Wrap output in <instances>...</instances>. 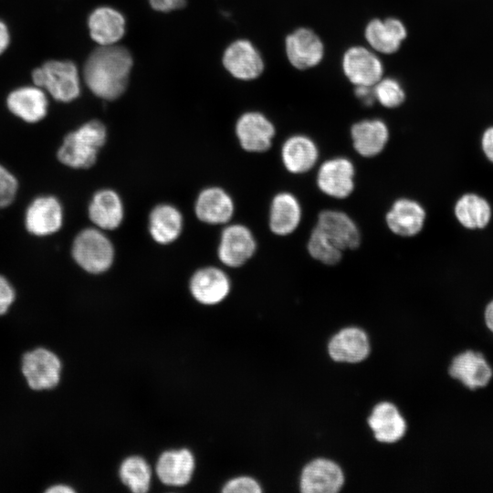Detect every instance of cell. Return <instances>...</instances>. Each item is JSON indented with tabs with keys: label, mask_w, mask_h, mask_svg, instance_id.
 Returning <instances> with one entry per match:
<instances>
[{
	"label": "cell",
	"mask_w": 493,
	"mask_h": 493,
	"mask_svg": "<svg viewBox=\"0 0 493 493\" xmlns=\"http://www.w3.org/2000/svg\"><path fill=\"white\" fill-rule=\"evenodd\" d=\"M131 66V53L125 47L100 46L85 63L84 80L96 96L112 100L126 89Z\"/></svg>",
	"instance_id": "obj_1"
},
{
	"label": "cell",
	"mask_w": 493,
	"mask_h": 493,
	"mask_svg": "<svg viewBox=\"0 0 493 493\" xmlns=\"http://www.w3.org/2000/svg\"><path fill=\"white\" fill-rule=\"evenodd\" d=\"M106 140L107 130L101 121H87L65 135L57 150V159L71 169H89L95 164Z\"/></svg>",
	"instance_id": "obj_2"
},
{
	"label": "cell",
	"mask_w": 493,
	"mask_h": 493,
	"mask_svg": "<svg viewBox=\"0 0 493 493\" xmlns=\"http://www.w3.org/2000/svg\"><path fill=\"white\" fill-rule=\"evenodd\" d=\"M74 262L85 272L102 274L114 261L111 241L97 227L80 230L73 239L70 250Z\"/></svg>",
	"instance_id": "obj_3"
},
{
	"label": "cell",
	"mask_w": 493,
	"mask_h": 493,
	"mask_svg": "<svg viewBox=\"0 0 493 493\" xmlns=\"http://www.w3.org/2000/svg\"><path fill=\"white\" fill-rule=\"evenodd\" d=\"M36 86L46 89L58 101L69 102L80 93L77 66L68 60H49L32 72Z\"/></svg>",
	"instance_id": "obj_4"
},
{
	"label": "cell",
	"mask_w": 493,
	"mask_h": 493,
	"mask_svg": "<svg viewBox=\"0 0 493 493\" xmlns=\"http://www.w3.org/2000/svg\"><path fill=\"white\" fill-rule=\"evenodd\" d=\"M21 371L26 383L32 390H51L60 382L62 363L54 351L38 347L23 355Z\"/></svg>",
	"instance_id": "obj_5"
},
{
	"label": "cell",
	"mask_w": 493,
	"mask_h": 493,
	"mask_svg": "<svg viewBox=\"0 0 493 493\" xmlns=\"http://www.w3.org/2000/svg\"><path fill=\"white\" fill-rule=\"evenodd\" d=\"M64 207L53 194H40L33 198L24 213V226L36 237H47L57 234L64 224Z\"/></svg>",
	"instance_id": "obj_6"
},
{
	"label": "cell",
	"mask_w": 493,
	"mask_h": 493,
	"mask_svg": "<svg viewBox=\"0 0 493 493\" xmlns=\"http://www.w3.org/2000/svg\"><path fill=\"white\" fill-rule=\"evenodd\" d=\"M354 178L353 163L349 158L337 156L320 164L316 175V184L322 194L341 200L353 193Z\"/></svg>",
	"instance_id": "obj_7"
},
{
	"label": "cell",
	"mask_w": 493,
	"mask_h": 493,
	"mask_svg": "<svg viewBox=\"0 0 493 493\" xmlns=\"http://www.w3.org/2000/svg\"><path fill=\"white\" fill-rule=\"evenodd\" d=\"M314 226L343 252L356 249L361 245L362 235L357 224L341 210L320 211Z\"/></svg>",
	"instance_id": "obj_8"
},
{
	"label": "cell",
	"mask_w": 493,
	"mask_h": 493,
	"mask_svg": "<svg viewBox=\"0 0 493 493\" xmlns=\"http://www.w3.org/2000/svg\"><path fill=\"white\" fill-rule=\"evenodd\" d=\"M257 242L251 230L244 225L226 226L222 234L217 255L220 261L230 267H238L255 254Z\"/></svg>",
	"instance_id": "obj_9"
},
{
	"label": "cell",
	"mask_w": 493,
	"mask_h": 493,
	"mask_svg": "<svg viewBox=\"0 0 493 493\" xmlns=\"http://www.w3.org/2000/svg\"><path fill=\"white\" fill-rule=\"evenodd\" d=\"M342 69L355 86L373 87L383 78V72L380 58L363 47H352L344 53Z\"/></svg>",
	"instance_id": "obj_10"
},
{
	"label": "cell",
	"mask_w": 493,
	"mask_h": 493,
	"mask_svg": "<svg viewBox=\"0 0 493 493\" xmlns=\"http://www.w3.org/2000/svg\"><path fill=\"white\" fill-rule=\"evenodd\" d=\"M426 219L424 206L416 200L396 199L385 215L389 230L401 237H413L422 232Z\"/></svg>",
	"instance_id": "obj_11"
},
{
	"label": "cell",
	"mask_w": 493,
	"mask_h": 493,
	"mask_svg": "<svg viewBox=\"0 0 493 493\" xmlns=\"http://www.w3.org/2000/svg\"><path fill=\"white\" fill-rule=\"evenodd\" d=\"M236 133L241 147L249 152H264L272 145L276 130L273 123L262 113H244L237 121Z\"/></svg>",
	"instance_id": "obj_12"
},
{
	"label": "cell",
	"mask_w": 493,
	"mask_h": 493,
	"mask_svg": "<svg viewBox=\"0 0 493 493\" xmlns=\"http://www.w3.org/2000/svg\"><path fill=\"white\" fill-rule=\"evenodd\" d=\"M341 468L327 458H316L307 464L300 476V489L304 493H335L343 486Z\"/></svg>",
	"instance_id": "obj_13"
},
{
	"label": "cell",
	"mask_w": 493,
	"mask_h": 493,
	"mask_svg": "<svg viewBox=\"0 0 493 493\" xmlns=\"http://www.w3.org/2000/svg\"><path fill=\"white\" fill-rule=\"evenodd\" d=\"M448 372L452 378L470 390L487 386L493 375L492 369L484 355L472 350H467L455 356Z\"/></svg>",
	"instance_id": "obj_14"
},
{
	"label": "cell",
	"mask_w": 493,
	"mask_h": 493,
	"mask_svg": "<svg viewBox=\"0 0 493 493\" xmlns=\"http://www.w3.org/2000/svg\"><path fill=\"white\" fill-rule=\"evenodd\" d=\"M286 53L293 67L307 69L321 61L324 47L316 33L309 28L301 27L287 37Z\"/></svg>",
	"instance_id": "obj_15"
},
{
	"label": "cell",
	"mask_w": 493,
	"mask_h": 493,
	"mask_svg": "<svg viewBox=\"0 0 493 493\" xmlns=\"http://www.w3.org/2000/svg\"><path fill=\"white\" fill-rule=\"evenodd\" d=\"M190 292L196 301L204 305L222 302L229 294L231 284L227 275L220 268L207 267L198 269L190 279Z\"/></svg>",
	"instance_id": "obj_16"
},
{
	"label": "cell",
	"mask_w": 493,
	"mask_h": 493,
	"mask_svg": "<svg viewBox=\"0 0 493 493\" xmlns=\"http://www.w3.org/2000/svg\"><path fill=\"white\" fill-rule=\"evenodd\" d=\"M194 467V456L189 449H171L160 455L155 472L163 484L182 487L190 482Z\"/></svg>",
	"instance_id": "obj_17"
},
{
	"label": "cell",
	"mask_w": 493,
	"mask_h": 493,
	"mask_svg": "<svg viewBox=\"0 0 493 493\" xmlns=\"http://www.w3.org/2000/svg\"><path fill=\"white\" fill-rule=\"evenodd\" d=\"M225 68L236 79L250 80L264 69V62L257 48L247 40L233 42L223 57Z\"/></svg>",
	"instance_id": "obj_18"
},
{
	"label": "cell",
	"mask_w": 493,
	"mask_h": 493,
	"mask_svg": "<svg viewBox=\"0 0 493 493\" xmlns=\"http://www.w3.org/2000/svg\"><path fill=\"white\" fill-rule=\"evenodd\" d=\"M389 137L388 126L380 119L362 120L351 127L352 147L365 158L379 155L386 147Z\"/></svg>",
	"instance_id": "obj_19"
},
{
	"label": "cell",
	"mask_w": 493,
	"mask_h": 493,
	"mask_svg": "<svg viewBox=\"0 0 493 493\" xmlns=\"http://www.w3.org/2000/svg\"><path fill=\"white\" fill-rule=\"evenodd\" d=\"M319 148L307 135L295 134L282 144L280 156L285 169L293 174L309 172L319 160Z\"/></svg>",
	"instance_id": "obj_20"
},
{
	"label": "cell",
	"mask_w": 493,
	"mask_h": 493,
	"mask_svg": "<svg viewBox=\"0 0 493 493\" xmlns=\"http://www.w3.org/2000/svg\"><path fill=\"white\" fill-rule=\"evenodd\" d=\"M328 351L330 358L336 362H359L370 352L369 339L360 328L347 327L330 339Z\"/></svg>",
	"instance_id": "obj_21"
},
{
	"label": "cell",
	"mask_w": 493,
	"mask_h": 493,
	"mask_svg": "<svg viewBox=\"0 0 493 493\" xmlns=\"http://www.w3.org/2000/svg\"><path fill=\"white\" fill-rule=\"evenodd\" d=\"M88 215L95 227L114 230L122 223L124 208L120 195L111 189H101L94 193L89 206Z\"/></svg>",
	"instance_id": "obj_22"
},
{
	"label": "cell",
	"mask_w": 493,
	"mask_h": 493,
	"mask_svg": "<svg viewBox=\"0 0 493 493\" xmlns=\"http://www.w3.org/2000/svg\"><path fill=\"white\" fill-rule=\"evenodd\" d=\"M302 209L299 199L289 192L278 193L271 201L269 209V228L273 234L287 236L299 227Z\"/></svg>",
	"instance_id": "obj_23"
},
{
	"label": "cell",
	"mask_w": 493,
	"mask_h": 493,
	"mask_svg": "<svg viewBox=\"0 0 493 493\" xmlns=\"http://www.w3.org/2000/svg\"><path fill=\"white\" fill-rule=\"evenodd\" d=\"M234 210L231 196L219 187L204 189L199 194L194 205L197 218L210 225L227 223L232 218Z\"/></svg>",
	"instance_id": "obj_24"
},
{
	"label": "cell",
	"mask_w": 493,
	"mask_h": 493,
	"mask_svg": "<svg viewBox=\"0 0 493 493\" xmlns=\"http://www.w3.org/2000/svg\"><path fill=\"white\" fill-rule=\"evenodd\" d=\"M8 110L27 123L42 121L47 113V100L39 87H22L13 90L6 99Z\"/></svg>",
	"instance_id": "obj_25"
},
{
	"label": "cell",
	"mask_w": 493,
	"mask_h": 493,
	"mask_svg": "<svg viewBox=\"0 0 493 493\" xmlns=\"http://www.w3.org/2000/svg\"><path fill=\"white\" fill-rule=\"evenodd\" d=\"M364 36L373 50L393 54L400 48L407 31L401 20L389 17L384 20H371L366 26Z\"/></svg>",
	"instance_id": "obj_26"
},
{
	"label": "cell",
	"mask_w": 493,
	"mask_h": 493,
	"mask_svg": "<svg viewBox=\"0 0 493 493\" xmlns=\"http://www.w3.org/2000/svg\"><path fill=\"white\" fill-rule=\"evenodd\" d=\"M374 437L383 443H393L403 437L406 424L400 412L391 403L383 402L374 406L368 418Z\"/></svg>",
	"instance_id": "obj_27"
},
{
	"label": "cell",
	"mask_w": 493,
	"mask_h": 493,
	"mask_svg": "<svg viewBox=\"0 0 493 493\" xmlns=\"http://www.w3.org/2000/svg\"><path fill=\"white\" fill-rule=\"evenodd\" d=\"M89 29L91 38L100 46L114 45L124 35L125 19L119 11L101 6L90 14Z\"/></svg>",
	"instance_id": "obj_28"
},
{
	"label": "cell",
	"mask_w": 493,
	"mask_h": 493,
	"mask_svg": "<svg viewBox=\"0 0 493 493\" xmlns=\"http://www.w3.org/2000/svg\"><path fill=\"white\" fill-rule=\"evenodd\" d=\"M454 215L464 228L481 230L491 221L492 207L485 197L476 193H465L454 205Z\"/></svg>",
	"instance_id": "obj_29"
},
{
	"label": "cell",
	"mask_w": 493,
	"mask_h": 493,
	"mask_svg": "<svg viewBox=\"0 0 493 493\" xmlns=\"http://www.w3.org/2000/svg\"><path fill=\"white\" fill-rule=\"evenodd\" d=\"M183 230V215L173 205L162 204L155 206L149 216L152 238L162 245L175 241Z\"/></svg>",
	"instance_id": "obj_30"
},
{
	"label": "cell",
	"mask_w": 493,
	"mask_h": 493,
	"mask_svg": "<svg viewBox=\"0 0 493 493\" xmlns=\"http://www.w3.org/2000/svg\"><path fill=\"white\" fill-rule=\"evenodd\" d=\"M121 481L134 493H145L152 481V469L147 461L139 456L126 457L119 467Z\"/></svg>",
	"instance_id": "obj_31"
},
{
	"label": "cell",
	"mask_w": 493,
	"mask_h": 493,
	"mask_svg": "<svg viewBox=\"0 0 493 493\" xmlns=\"http://www.w3.org/2000/svg\"><path fill=\"white\" fill-rule=\"evenodd\" d=\"M307 250L314 260L326 266L339 264L343 257V251L328 240L315 226L307 241Z\"/></svg>",
	"instance_id": "obj_32"
},
{
	"label": "cell",
	"mask_w": 493,
	"mask_h": 493,
	"mask_svg": "<svg viewBox=\"0 0 493 493\" xmlns=\"http://www.w3.org/2000/svg\"><path fill=\"white\" fill-rule=\"evenodd\" d=\"M375 100L389 109L402 105L405 93L401 84L394 79H381L373 87Z\"/></svg>",
	"instance_id": "obj_33"
},
{
	"label": "cell",
	"mask_w": 493,
	"mask_h": 493,
	"mask_svg": "<svg viewBox=\"0 0 493 493\" xmlns=\"http://www.w3.org/2000/svg\"><path fill=\"white\" fill-rule=\"evenodd\" d=\"M19 182L16 176L0 163V210L10 206L16 198Z\"/></svg>",
	"instance_id": "obj_34"
},
{
	"label": "cell",
	"mask_w": 493,
	"mask_h": 493,
	"mask_svg": "<svg viewBox=\"0 0 493 493\" xmlns=\"http://www.w3.org/2000/svg\"><path fill=\"white\" fill-rule=\"evenodd\" d=\"M224 493H259L262 491L258 482L247 476L229 479L222 488Z\"/></svg>",
	"instance_id": "obj_35"
},
{
	"label": "cell",
	"mask_w": 493,
	"mask_h": 493,
	"mask_svg": "<svg viewBox=\"0 0 493 493\" xmlns=\"http://www.w3.org/2000/svg\"><path fill=\"white\" fill-rule=\"evenodd\" d=\"M16 298V289L10 280L0 274V316L7 313Z\"/></svg>",
	"instance_id": "obj_36"
},
{
	"label": "cell",
	"mask_w": 493,
	"mask_h": 493,
	"mask_svg": "<svg viewBox=\"0 0 493 493\" xmlns=\"http://www.w3.org/2000/svg\"><path fill=\"white\" fill-rule=\"evenodd\" d=\"M480 143L483 154L493 163V126L488 127L483 131Z\"/></svg>",
	"instance_id": "obj_37"
},
{
	"label": "cell",
	"mask_w": 493,
	"mask_h": 493,
	"mask_svg": "<svg viewBox=\"0 0 493 493\" xmlns=\"http://www.w3.org/2000/svg\"><path fill=\"white\" fill-rule=\"evenodd\" d=\"M152 7L161 12H170L182 8L185 5L186 0H149Z\"/></svg>",
	"instance_id": "obj_38"
},
{
	"label": "cell",
	"mask_w": 493,
	"mask_h": 493,
	"mask_svg": "<svg viewBox=\"0 0 493 493\" xmlns=\"http://www.w3.org/2000/svg\"><path fill=\"white\" fill-rule=\"evenodd\" d=\"M355 94L366 106L372 105L375 100L372 87L356 86Z\"/></svg>",
	"instance_id": "obj_39"
},
{
	"label": "cell",
	"mask_w": 493,
	"mask_h": 493,
	"mask_svg": "<svg viewBox=\"0 0 493 493\" xmlns=\"http://www.w3.org/2000/svg\"><path fill=\"white\" fill-rule=\"evenodd\" d=\"M9 44V33L5 23L0 20V54H2Z\"/></svg>",
	"instance_id": "obj_40"
},
{
	"label": "cell",
	"mask_w": 493,
	"mask_h": 493,
	"mask_svg": "<svg viewBox=\"0 0 493 493\" xmlns=\"http://www.w3.org/2000/svg\"><path fill=\"white\" fill-rule=\"evenodd\" d=\"M47 493H73L75 489L67 484H54L46 489Z\"/></svg>",
	"instance_id": "obj_41"
},
{
	"label": "cell",
	"mask_w": 493,
	"mask_h": 493,
	"mask_svg": "<svg viewBox=\"0 0 493 493\" xmlns=\"http://www.w3.org/2000/svg\"><path fill=\"white\" fill-rule=\"evenodd\" d=\"M484 320L486 326L493 333V299L485 308Z\"/></svg>",
	"instance_id": "obj_42"
}]
</instances>
